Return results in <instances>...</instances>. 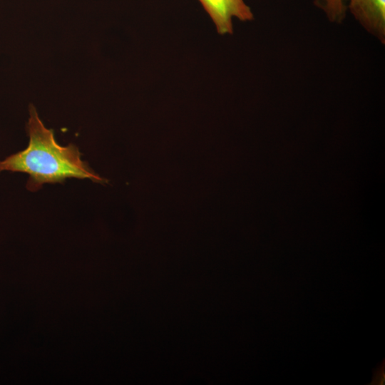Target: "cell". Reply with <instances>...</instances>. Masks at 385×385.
I'll use <instances>...</instances> for the list:
<instances>
[{
    "instance_id": "1",
    "label": "cell",
    "mask_w": 385,
    "mask_h": 385,
    "mask_svg": "<svg viewBox=\"0 0 385 385\" xmlns=\"http://www.w3.org/2000/svg\"><path fill=\"white\" fill-rule=\"evenodd\" d=\"M29 111L26 125L29 145L24 150L0 160V173L7 170L28 174L26 186L31 192L39 190L43 184L63 183L68 178L108 183L81 159L76 145L71 143L61 146L57 143L53 130L45 127L32 104Z\"/></svg>"
},
{
    "instance_id": "2",
    "label": "cell",
    "mask_w": 385,
    "mask_h": 385,
    "mask_svg": "<svg viewBox=\"0 0 385 385\" xmlns=\"http://www.w3.org/2000/svg\"><path fill=\"white\" fill-rule=\"evenodd\" d=\"M220 35L233 33L232 18L251 21L253 14L243 0H198Z\"/></svg>"
},
{
    "instance_id": "3",
    "label": "cell",
    "mask_w": 385,
    "mask_h": 385,
    "mask_svg": "<svg viewBox=\"0 0 385 385\" xmlns=\"http://www.w3.org/2000/svg\"><path fill=\"white\" fill-rule=\"evenodd\" d=\"M354 18L382 43L385 41V0H350Z\"/></svg>"
},
{
    "instance_id": "4",
    "label": "cell",
    "mask_w": 385,
    "mask_h": 385,
    "mask_svg": "<svg viewBox=\"0 0 385 385\" xmlns=\"http://www.w3.org/2000/svg\"><path fill=\"white\" fill-rule=\"evenodd\" d=\"M314 4L325 12L331 21L341 22L345 16L344 0H315Z\"/></svg>"
}]
</instances>
